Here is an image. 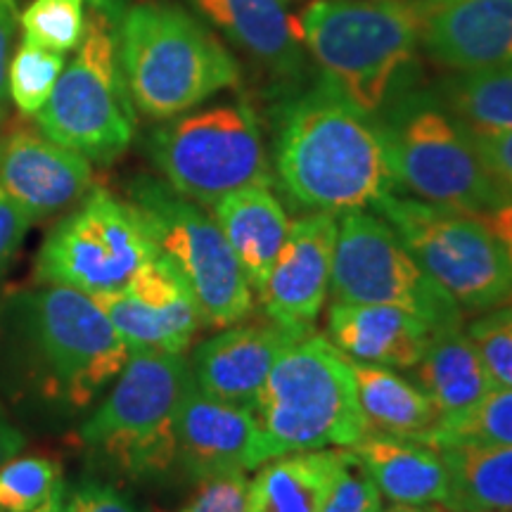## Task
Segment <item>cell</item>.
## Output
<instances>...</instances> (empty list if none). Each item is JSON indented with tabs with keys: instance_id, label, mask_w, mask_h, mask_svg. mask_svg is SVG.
Wrapping results in <instances>:
<instances>
[{
	"instance_id": "cell-1",
	"label": "cell",
	"mask_w": 512,
	"mask_h": 512,
	"mask_svg": "<svg viewBox=\"0 0 512 512\" xmlns=\"http://www.w3.org/2000/svg\"><path fill=\"white\" fill-rule=\"evenodd\" d=\"M275 174L299 207L335 216L373 207L396 185L380 126L328 83L283 110Z\"/></svg>"
},
{
	"instance_id": "cell-2",
	"label": "cell",
	"mask_w": 512,
	"mask_h": 512,
	"mask_svg": "<svg viewBox=\"0 0 512 512\" xmlns=\"http://www.w3.org/2000/svg\"><path fill=\"white\" fill-rule=\"evenodd\" d=\"M422 12L406 0H311L290 17V29L332 91L373 117L413 60Z\"/></svg>"
},
{
	"instance_id": "cell-3",
	"label": "cell",
	"mask_w": 512,
	"mask_h": 512,
	"mask_svg": "<svg viewBox=\"0 0 512 512\" xmlns=\"http://www.w3.org/2000/svg\"><path fill=\"white\" fill-rule=\"evenodd\" d=\"M117 53L133 107L150 119H174L240 83L226 46L176 5L147 0L128 8Z\"/></svg>"
},
{
	"instance_id": "cell-4",
	"label": "cell",
	"mask_w": 512,
	"mask_h": 512,
	"mask_svg": "<svg viewBox=\"0 0 512 512\" xmlns=\"http://www.w3.org/2000/svg\"><path fill=\"white\" fill-rule=\"evenodd\" d=\"M252 408L268 460L366 437L351 358L313 332L280 351Z\"/></svg>"
},
{
	"instance_id": "cell-5",
	"label": "cell",
	"mask_w": 512,
	"mask_h": 512,
	"mask_svg": "<svg viewBox=\"0 0 512 512\" xmlns=\"http://www.w3.org/2000/svg\"><path fill=\"white\" fill-rule=\"evenodd\" d=\"M190 380L183 354L133 351L110 396L81 425V446L121 475H162L176 463V422Z\"/></svg>"
},
{
	"instance_id": "cell-6",
	"label": "cell",
	"mask_w": 512,
	"mask_h": 512,
	"mask_svg": "<svg viewBox=\"0 0 512 512\" xmlns=\"http://www.w3.org/2000/svg\"><path fill=\"white\" fill-rule=\"evenodd\" d=\"M15 309L46 392L67 406L86 408L117 380L131 356L91 294L74 287L31 290Z\"/></svg>"
},
{
	"instance_id": "cell-7",
	"label": "cell",
	"mask_w": 512,
	"mask_h": 512,
	"mask_svg": "<svg viewBox=\"0 0 512 512\" xmlns=\"http://www.w3.org/2000/svg\"><path fill=\"white\" fill-rule=\"evenodd\" d=\"M36 124L43 136L88 162L110 164L131 145L136 107L119 67L117 31L102 0H91L76 57L62 69Z\"/></svg>"
},
{
	"instance_id": "cell-8",
	"label": "cell",
	"mask_w": 512,
	"mask_h": 512,
	"mask_svg": "<svg viewBox=\"0 0 512 512\" xmlns=\"http://www.w3.org/2000/svg\"><path fill=\"white\" fill-rule=\"evenodd\" d=\"M380 126L394 181L422 202L484 214L512 200L460 121L425 95L399 100Z\"/></svg>"
},
{
	"instance_id": "cell-9",
	"label": "cell",
	"mask_w": 512,
	"mask_h": 512,
	"mask_svg": "<svg viewBox=\"0 0 512 512\" xmlns=\"http://www.w3.org/2000/svg\"><path fill=\"white\" fill-rule=\"evenodd\" d=\"M147 152L171 190L207 209L230 192L273 181L259 121L247 102L166 119L147 138Z\"/></svg>"
},
{
	"instance_id": "cell-10",
	"label": "cell",
	"mask_w": 512,
	"mask_h": 512,
	"mask_svg": "<svg viewBox=\"0 0 512 512\" xmlns=\"http://www.w3.org/2000/svg\"><path fill=\"white\" fill-rule=\"evenodd\" d=\"M373 207L460 311L484 313L508 302L510 261L482 216L396 197L394 192Z\"/></svg>"
},
{
	"instance_id": "cell-11",
	"label": "cell",
	"mask_w": 512,
	"mask_h": 512,
	"mask_svg": "<svg viewBox=\"0 0 512 512\" xmlns=\"http://www.w3.org/2000/svg\"><path fill=\"white\" fill-rule=\"evenodd\" d=\"M128 202L143 216L157 252L190 285L204 323L230 328L252 313V285L214 216L147 176L128 185Z\"/></svg>"
},
{
	"instance_id": "cell-12",
	"label": "cell",
	"mask_w": 512,
	"mask_h": 512,
	"mask_svg": "<svg viewBox=\"0 0 512 512\" xmlns=\"http://www.w3.org/2000/svg\"><path fill=\"white\" fill-rule=\"evenodd\" d=\"M330 292L335 302L399 306L434 332L463 325V311L422 271L396 230L363 209L337 219Z\"/></svg>"
},
{
	"instance_id": "cell-13",
	"label": "cell",
	"mask_w": 512,
	"mask_h": 512,
	"mask_svg": "<svg viewBox=\"0 0 512 512\" xmlns=\"http://www.w3.org/2000/svg\"><path fill=\"white\" fill-rule=\"evenodd\" d=\"M155 254L138 209L105 188H91L81 207L64 216L38 249L36 278L86 294L112 292Z\"/></svg>"
},
{
	"instance_id": "cell-14",
	"label": "cell",
	"mask_w": 512,
	"mask_h": 512,
	"mask_svg": "<svg viewBox=\"0 0 512 512\" xmlns=\"http://www.w3.org/2000/svg\"><path fill=\"white\" fill-rule=\"evenodd\" d=\"M128 351L183 354L204 323L185 278L164 254H155L121 290L91 294Z\"/></svg>"
},
{
	"instance_id": "cell-15",
	"label": "cell",
	"mask_w": 512,
	"mask_h": 512,
	"mask_svg": "<svg viewBox=\"0 0 512 512\" xmlns=\"http://www.w3.org/2000/svg\"><path fill=\"white\" fill-rule=\"evenodd\" d=\"M176 463L195 482L245 475L268 463L254 408L204 394L190 380L176 422Z\"/></svg>"
},
{
	"instance_id": "cell-16",
	"label": "cell",
	"mask_w": 512,
	"mask_h": 512,
	"mask_svg": "<svg viewBox=\"0 0 512 512\" xmlns=\"http://www.w3.org/2000/svg\"><path fill=\"white\" fill-rule=\"evenodd\" d=\"M337 216L313 211L294 221L285 247L259 285V302L273 325L292 335H309L330 292Z\"/></svg>"
},
{
	"instance_id": "cell-17",
	"label": "cell",
	"mask_w": 512,
	"mask_h": 512,
	"mask_svg": "<svg viewBox=\"0 0 512 512\" xmlns=\"http://www.w3.org/2000/svg\"><path fill=\"white\" fill-rule=\"evenodd\" d=\"M91 188V162L43 133L15 126L0 140V190L31 223L74 207Z\"/></svg>"
},
{
	"instance_id": "cell-18",
	"label": "cell",
	"mask_w": 512,
	"mask_h": 512,
	"mask_svg": "<svg viewBox=\"0 0 512 512\" xmlns=\"http://www.w3.org/2000/svg\"><path fill=\"white\" fill-rule=\"evenodd\" d=\"M422 41L456 72L512 64V0H453L422 12Z\"/></svg>"
},
{
	"instance_id": "cell-19",
	"label": "cell",
	"mask_w": 512,
	"mask_h": 512,
	"mask_svg": "<svg viewBox=\"0 0 512 512\" xmlns=\"http://www.w3.org/2000/svg\"><path fill=\"white\" fill-rule=\"evenodd\" d=\"M294 339L299 337L271 320L240 328L230 325L192 351V382L216 399L254 406L275 358Z\"/></svg>"
},
{
	"instance_id": "cell-20",
	"label": "cell",
	"mask_w": 512,
	"mask_h": 512,
	"mask_svg": "<svg viewBox=\"0 0 512 512\" xmlns=\"http://www.w3.org/2000/svg\"><path fill=\"white\" fill-rule=\"evenodd\" d=\"M330 342L351 361L411 370L425 354L434 330L399 306L335 302L328 313Z\"/></svg>"
},
{
	"instance_id": "cell-21",
	"label": "cell",
	"mask_w": 512,
	"mask_h": 512,
	"mask_svg": "<svg viewBox=\"0 0 512 512\" xmlns=\"http://www.w3.org/2000/svg\"><path fill=\"white\" fill-rule=\"evenodd\" d=\"M349 451L366 467L384 498L403 505H444L448 470L437 448L418 439L366 434Z\"/></svg>"
},
{
	"instance_id": "cell-22",
	"label": "cell",
	"mask_w": 512,
	"mask_h": 512,
	"mask_svg": "<svg viewBox=\"0 0 512 512\" xmlns=\"http://www.w3.org/2000/svg\"><path fill=\"white\" fill-rule=\"evenodd\" d=\"M252 290H259L285 247L292 223L271 185H249L211 207Z\"/></svg>"
},
{
	"instance_id": "cell-23",
	"label": "cell",
	"mask_w": 512,
	"mask_h": 512,
	"mask_svg": "<svg viewBox=\"0 0 512 512\" xmlns=\"http://www.w3.org/2000/svg\"><path fill=\"white\" fill-rule=\"evenodd\" d=\"M411 370L432 401L439 422L465 418L494 389L463 325L434 332L425 354Z\"/></svg>"
},
{
	"instance_id": "cell-24",
	"label": "cell",
	"mask_w": 512,
	"mask_h": 512,
	"mask_svg": "<svg viewBox=\"0 0 512 512\" xmlns=\"http://www.w3.org/2000/svg\"><path fill=\"white\" fill-rule=\"evenodd\" d=\"M349 448L287 453L247 482L245 512H320Z\"/></svg>"
},
{
	"instance_id": "cell-25",
	"label": "cell",
	"mask_w": 512,
	"mask_h": 512,
	"mask_svg": "<svg viewBox=\"0 0 512 512\" xmlns=\"http://www.w3.org/2000/svg\"><path fill=\"white\" fill-rule=\"evenodd\" d=\"M209 22L273 72L294 76L304 67L283 0H192Z\"/></svg>"
},
{
	"instance_id": "cell-26",
	"label": "cell",
	"mask_w": 512,
	"mask_h": 512,
	"mask_svg": "<svg viewBox=\"0 0 512 512\" xmlns=\"http://www.w3.org/2000/svg\"><path fill=\"white\" fill-rule=\"evenodd\" d=\"M366 434L422 439L439 422L432 401L392 368L351 361Z\"/></svg>"
},
{
	"instance_id": "cell-27",
	"label": "cell",
	"mask_w": 512,
	"mask_h": 512,
	"mask_svg": "<svg viewBox=\"0 0 512 512\" xmlns=\"http://www.w3.org/2000/svg\"><path fill=\"white\" fill-rule=\"evenodd\" d=\"M448 470L446 510L512 512V446L441 448Z\"/></svg>"
},
{
	"instance_id": "cell-28",
	"label": "cell",
	"mask_w": 512,
	"mask_h": 512,
	"mask_svg": "<svg viewBox=\"0 0 512 512\" xmlns=\"http://www.w3.org/2000/svg\"><path fill=\"white\" fill-rule=\"evenodd\" d=\"M446 105L472 136L512 131V64L456 76L446 86Z\"/></svg>"
},
{
	"instance_id": "cell-29",
	"label": "cell",
	"mask_w": 512,
	"mask_h": 512,
	"mask_svg": "<svg viewBox=\"0 0 512 512\" xmlns=\"http://www.w3.org/2000/svg\"><path fill=\"white\" fill-rule=\"evenodd\" d=\"M418 441L437 451L458 444L512 446V389H491L475 411L460 420L437 422Z\"/></svg>"
},
{
	"instance_id": "cell-30",
	"label": "cell",
	"mask_w": 512,
	"mask_h": 512,
	"mask_svg": "<svg viewBox=\"0 0 512 512\" xmlns=\"http://www.w3.org/2000/svg\"><path fill=\"white\" fill-rule=\"evenodd\" d=\"M64 69V53L24 38L8 69V91L17 110L36 117L43 110Z\"/></svg>"
},
{
	"instance_id": "cell-31",
	"label": "cell",
	"mask_w": 512,
	"mask_h": 512,
	"mask_svg": "<svg viewBox=\"0 0 512 512\" xmlns=\"http://www.w3.org/2000/svg\"><path fill=\"white\" fill-rule=\"evenodd\" d=\"M62 491V470L50 458L15 456L0 467V512H31Z\"/></svg>"
},
{
	"instance_id": "cell-32",
	"label": "cell",
	"mask_w": 512,
	"mask_h": 512,
	"mask_svg": "<svg viewBox=\"0 0 512 512\" xmlns=\"http://www.w3.org/2000/svg\"><path fill=\"white\" fill-rule=\"evenodd\" d=\"M88 3L91 0H34L19 15L24 38L57 53H69L79 46L86 31Z\"/></svg>"
},
{
	"instance_id": "cell-33",
	"label": "cell",
	"mask_w": 512,
	"mask_h": 512,
	"mask_svg": "<svg viewBox=\"0 0 512 512\" xmlns=\"http://www.w3.org/2000/svg\"><path fill=\"white\" fill-rule=\"evenodd\" d=\"M494 389H512V306L484 311L467 328Z\"/></svg>"
},
{
	"instance_id": "cell-34",
	"label": "cell",
	"mask_w": 512,
	"mask_h": 512,
	"mask_svg": "<svg viewBox=\"0 0 512 512\" xmlns=\"http://www.w3.org/2000/svg\"><path fill=\"white\" fill-rule=\"evenodd\" d=\"M382 494L366 467L349 451L320 512H380Z\"/></svg>"
},
{
	"instance_id": "cell-35",
	"label": "cell",
	"mask_w": 512,
	"mask_h": 512,
	"mask_svg": "<svg viewBox=\"0 0 512 512\" xmlns=\"http://www.w3.org/2000/svg\"><path fill=\"white\" fill-rule=\"evenodd\" d=\"M247 477L226 475L200 482V489L181 512H245Z\"/></svg>"
},
{
	"instance_id": "cell-36",
	"label": "cell",
	"mask_w": 512,
	"mask_h": 512,
	"mask_svg": "<svg viewBox=\"0 0 512 512\" xmlns=\"http://www.w3.org/2000/svg\"><path fill=\"white\" fill-rule=\"evenodd\" d=\"M74 512H140L128 498L110 484L83 479L69 496Z\"/></svg>"
},
{
	"instance_id": "cell-37",
	"label": "cell",
	"mask_w": 512,
	"mask_h": 512,
	"mask_svg": "<svg viewBox=\"0 0 512 512\" xmlns=\"http://www.w3.org/2000/svg\"><path fill=\"white\" fill-rule=\"evenodd\" d=\"M472 143L489 174L512 197V131L482 133V136H472Z\"/></svg>"
},
{
	"instance_id": "cell-38",
	"label": "cell",
	"mask_w": 512,
	"mask_h": 512,
	"mask_svg": "<svg viewBox=\"0 0 512 512\" xmlns=\"http://www.w3.org/2000/svg\"><path fill=\"white\" fill-rule=\"evenodd\" d=\"M29 226V216L0 190V275L8 271L12 259L19 252V245L24 242Z\"/></svg>"
},
{
	"instance_id": "cell-39",
	"label": "cell",
	"mask_w": 512,
	"mask_h": 512,
	"mask_svg": "<svg viewBox=\"0 0 512 512\" xmlns=\"http://www.w3.org/2000/svg\"><path fill=\"white\" fill-rule=\"evenodd\" d=\"M19 12L15 0H0V121L5 117V100H8V69H10V48Z\"/></svg>"
},
{
	"instance_id": "cell-40",
	"label": "cell",
	"mask_w": 512,
	"mask_h": 512,
	"mask_svg": "<svg viewBox=\"0 0 512 512\" xmlns=\"http://www.w3.org/2000/svg\"><path fill=\"white\" fill-rule=\"evenodd\" d=\"M479 216H482L491 233L496 235V240L501 242L503 252H505V256H508L510 268H512V200L498 204V207H494L491 211H484V214H479ZM505 304L512 306V290H510V297Z\"/></svg>"
},
{
	"instance_id": "cell-41",
	"label": "cell",
	"mask_w": 512,
	"mask_h": 512,
	"mask_svg": "<svg viewBox=\"0 0 512 512\" xmlns=\"http://www.w3.org/2000/svg\"><path fill=\"white\" fill-rule=\"evenodd\" d=\"M24 448V434L12 425L8 413L0 406V467H3L8 460L19 456V451Z\"/></svg>"
},
{
	"instance_id": "cell-42",
	"label": "cell",
	"mask_w": 512,
	"mask_h": 512,
	"mask_svg": "<svg viewBox=\"0 0 512 512\" xmlns=\"http://www.w3.org/2000/svg\"><path fill=\"white\" fill-rule=\"evenodd\" d=\"M31 512H74V510H72V503H69V498H67V491H62V494L55 496L53 501H48L46 505H41V508H36Z\"/></svg>"
},
{
	"instance_id": "cell-43",
	"label": "cell",
	"mask_w": 512,
	"mask_h": 512,
	"mask_svg": "<svg viewBox=\"0 0 512 512\" xmlns=\"http://www.w3.org/2000/svg\"><path fill=\"white\" fill-rule=\"evenodd\" d=\"M380 512H437V510H425V505H403V503H394L392 508H384Z\"/></svg>"
},
{
	"instance_id": "cell-44",
	"label": "cell",
	"mask_w": 512,
	"mask_h": 512,
	"mask_svg": "<svg viewBox=\"0 0 512 512\" xmlns=\"http://www.w3.org/2000/svg\"><path fill=\"white\" fill-rule=\"evenodd\" d=\"M441 3H453V0H425L427 8H430V5H441Z\"/></svg>"
},
{
	"instance_id": "cell-45",
	"label": "cell",
	"mask_w": 512,
	"mask_h": 512,
	"mask_svg": "<svg viewBox=\"0 0 512 512\" xmlns=\"http://www.w3.org/2000/svg\"><path fill=\"white\" fill-rule=\"evenodd\" d=\"M448 512H451V510H448Z\"/></svg>"
}]
</instances>
